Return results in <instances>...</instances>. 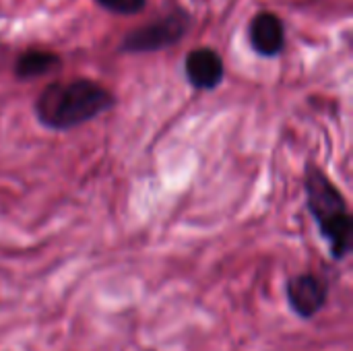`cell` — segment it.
Segmentation results:
<instances>
[{
	"label": "cell",
	"mask_w": 353,
	"mask_h": 351,
	"mask_svg": "<svg viewBox=\"0 0 353 351\" xmlns=\"http://www.w3.org/2000/svg\"><path fill=\"white\" fill-rule=\"evenodd\" d=\"M116 106V95L91 79L50 83L35 99L33 112L41 126L50 130L77 128Z\"/></svg>",
	"instance_id": "obj_1"
},
{
	"label": "cell",
	"mask_w": 353,
	"mask_h": 351,
	"mask_svg": "<svg viewBox=\"0 0 353 351\" xmlns=\"http://www.w3.org/2000/svg\"><path fill=\"white\" fill-rule=\"evenodd\" d=\"M306 207L319 225L321 236L329 244L333 261H343L352 252L353 219L343 192L316 166L306 170L304 178Z\"/></svg>",
	"instance_id": "obj_2"
},
{
	"label": "cell",
	"mask_w": 353,
	"mask_h": 351,
	"mask_svg": "<svg viewBox=\"0 0 353 351\" xmlns=\"http://www.w3.org/2000/svg\"><path fill=\"white\" fill-rule=\"evenodd\" d=\"M190 27V14L184 8H174L170 14L132 29L126 33V37L120 43V52L124 54H147V52H159L163 48L176 46L182 41Z\"/></svg>",
	"instance_id": "obj_3"
},
{
	"label": "cell",
	"mask_w": 353,
	"mask_h": 351,
	"mask_svg": "<svg viewBox=\"0 0 353 351\" xmlns=\"http://www.w3.org/2000/svg\"><path fill=\"white\" fill-rule=\"evenodd\" d=\"M285 298L298 319L312 321L329 302V281L312 271L294 275L285 283Z\"/></svg>",
	"instance_id": "obj_4"
},
{
	"label": "cell",
	"mask_w": 353,
	"mask_h": 351,
	"mask_svg": "<svg viewBox=\"0 0 353 351\" xmlns=\"http://www.w3.org/2000/svg\"><path fill=\"white\" fill-rule=\"evenodd\" d=\"M184 74L194 89L213 91L225 77V64L213 48H194L184 58Z\"/></svg>",
	"instance_id": "obj_5"
},
{
	"label": "cell",
	"mask_w": 353,
	"mask_h": 351,
	"mask_svg": "<svg viewBox=\"0 0 353 351\" xmlns=\"http://www.w3.org/2000/svg\"><path fill=\"white\" fill-rule=\"evenodd\" d=\"M248 37L259 56H279L285 48V25L275 12L263 10L252 17L248 25Z\"/></svg>",
	"instance_id": "obj_6"
},
{
	"label": "cell",
	"mask_w": 353,
	"mask_h": 351,
	"mask_svg": "<svg viewBox=\"0 0 353 351\" xmlns=\"http://www.w3.org/2000/svg\"><path fill=\"white\" fill-rule=\"evenodd\" d=\"M62 64L60 56L50 50H27L19 54L14 62V77L19 81H31L56 70Z\"/></svg>",
	"instance_id": "obj_7"
},
{
	"label": "cell",
	"mask_w": 353,
	"mask_h": 351,
	"mask_svg": "<svg viewBox=\"0 0 353 351\" xmlns=\"http://www.w3.org/2000/svg\"><path fill=\"white\" fill-rule=\"evenodd\" d=\"M95 2L114 14H139L147 6V0H95Z\"/></svg>",
	"instance_id": "obj_8"
},
{
	"label": "cell",
	"mask_w": 353,
	"mask_h": 351,
	"mask_svg": "<svg viewBox=\"0 0 353 351\" xmlns=\"http://www.w3.org/2000/svg\"><path fill=\"white\" fill-rule=\"evenodd\" d=\"M147 351H153V350H147Z\"/></svg>",
	"instance_id": "obj_9"
}]
</instances>
